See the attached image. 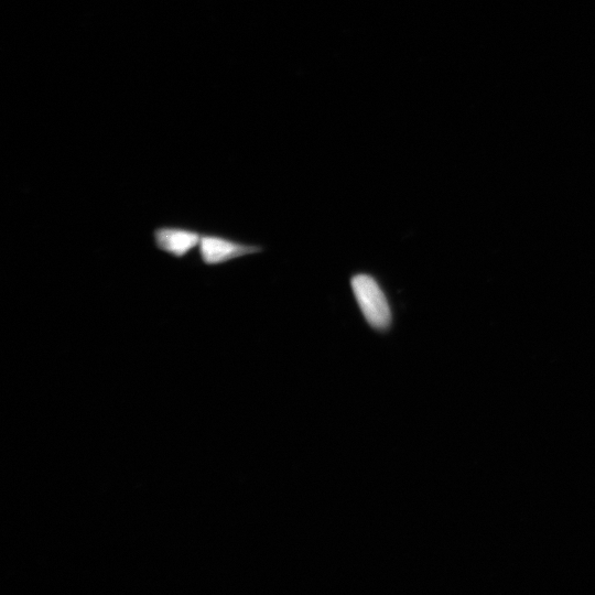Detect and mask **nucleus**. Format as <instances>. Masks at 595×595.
I'll list each match as a JSON object with an SVG mask.
<instances>
[{
    "instance_id": "f257e3e1",
    "label": "nucleus",
    "mask_w": 595,
    "mask_h": 595,
    "mask_svg": "<svg viewBox=\"0 0 595 595\" xmlns=\"http://www.w3.org/2000/svg\"><path fill=\"white\" fill-rule=\"evenodd\" d=\"M352 290L367 323L376 331H386L392 324V311L383 289L369 275L352 278Z\"/></svg>"
},
{
    "instance_id": "f03ea898",
    "label": "nucleus",
    "mask_w": 595,
    "mask_h": 595,
    "mask_svg": "<svg viewBox=\"0 0 595 595\" xmlns=\"http://www.w3.org/2000/svg\"><path fill=\"white\" fill-rule=\"evenodd\" d=\"M198 248L201 262L205 266L223 265L263 251L262 247L232 241L230 238L214 234H202Z\"/></svg>"
},
{
    "instance_id": "7ed1b4c3",
    "label": "nucleus",
    "mask_w": 595,
    "mask_h": 595,
    "mask_svg": "<svg viewBox=\"0 0 595 595\" xmlns=\"http://www.w3.org/2000/svg\"><path fill=\"white\" fill-rule=\"evenodd\" d=\"M202 233L179 226H159L153 233L158 251L176 259L186 258L199 247Z\"/></svg>"
}]
</instances>
